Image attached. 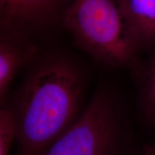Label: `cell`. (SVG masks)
Listing matches in <instances>:
<instances>
[{
  "mask_svg": "<svg viewBox=\"0 0 155 155\" xmlns=\"http://www.w3.org/2000/svg\"><path fill=\"white\" fill-rule=\"evenodd\" d=\"M81 92L80 78L65 62L46 64L32 75L15 114L23 154H37L71 127Z\"/></svg>",
  "mask_w": 155,
  "mask_h": 155,
  "instance_id": "cell-1",
  "label": "cell"
},
{
  "mask_svg": "<svg viewBox=\"0 0 155 155\" xmlns=\"http://www.w3.org/2000/svg\"><path fill=\"white\" fill-rule=\"evenodd\" d=\"M64 21L78 42L101 61L124 65L134 55L137 46L117 0H72Z\"/></svg>",
  "mask_w": 155,
  "mask_h": 155,
  "instance_id": "cell-2",
  "label": "cell"
},
{
  "mask_svg": "<svg viewBox=\"0 0 155 155\" xmlns=\"http://www.w3.org/2000/svg\"><path fill=\"white\" fill-rule=\"evenodd\" d=\"M34 49L32 47L22 49L9 40L2 38L0 45V97L1 101L5 97L9 85L13 80L19 68L26 61L29 55H32Z\"/></svg>",
  "mask_w": 155,
  "mask_h": 155,
  "instance_id": "cell-6",
  "label": "cell"
},
{
  "mask_svg": "<svg viewBox=\"0 0 155 155\" xmlns=\"http://www.w3.org/2000/svg\"><path fill=\"white\" fill-rule=\"evenodd\" d=\"M64 0H0L1 24L8 36H25L51 20Z\"/></svg>",
  "mask_w": 155,
  "mask_h": 155,
  "instance_id": "cell-4",
  "label": "cell"
},
{
  "mask_svg": "<svg viewBox=\"0 0 155 155\" xmlns=\"http://www.w3.org/2000/svg\"><path fill=\"white\" fill-rule=\"evenodd\" d=\"M15 137H17L15 114L10 110L3 108L0 111V155H9Z\"/></svg>",
  "mask_w": 155,
  "mask_h": 155,
  "instance_id": "cell-7",
  "label": "cell"
},
{
  "mask_svg": "<svg viewBox=\"0 0 155 155\" xmlns=\"http://www.w3.org/2000/svg\"><path fill=\"white\" fill-rule=\"evenodd\" d=\"M119 131L112 101L95 96L76 122L55 139L45 155H117Z\"/></svg>",
  "mask_w": 155,
  "mask_h": 155,
  "instance_id": "cell-3",
  "label": "cell"
},
{
  "mask_svg": "<svg viewBox=\"0 0 155 155\" xmlns=\"http://www.w3.org/2000/svg\"><path fill=\"white\" fill-rule=\"evenodd\" d=\"M137 48L155 45V0H117Z\"/></svg>",
  "mask_w": 155,
  "mask_h": 155,
  "instance_id": "cell-5",
  "label": "cell"
},
{
  "mask_svg": "<svg viewBox=\"0 0 155 155\" xmlns=\"http://www.w3.org/2000/svg\"><path fill=\"white\" fill-rule=\"evenodd\" d=\"M147 155H155V153H152V152H151V153H149Z\"/></svg>",
  "mask_w": 155,
  "mask_h": 155,
  "instance_id": "cell-9",
  "label": "cell"
},
{
  "mask_svg": "<svg viewBox=\"0 0 155 155\" xmlns=\"http://www.w3.org/2000/svg\"><path fill=\"white\" fill-rule=\"evenodd\" d=\"M150 96L155 107V56L153 60L150 76Z\"/></svg>",
  "mask_w": 155,
  "mask_h": 155,
  "instance_id": "cell-8",
  "label": "cell"
}]
</instances>
